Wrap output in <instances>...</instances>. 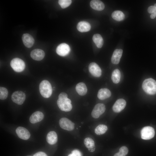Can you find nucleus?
<instances>
[{"instance_id":"nucleus-11","label":"nucleus","mask_w":156,"mask_h":156,"mask_svg":"<svg viewBox=\"0 0 156 156\" xmlns=\"http://www.w3.org/2000/svg\"><path fill=\"white\" fill-rule=\"evenodd\" d=\"M16 132L18 136L24 140H28L30 136L29 131L23 127H17L16 129Z\"/></svg>"},{"instance_id":"nucleus-24","label":"nucleus","mask_w":156,"mask_h":156,"mask_svg":"<svg viewBox=\"0 0 156 156\" xmlns=\"http://www.w3.org/2000/svg\"><path fill=\"white\" fill-rule=\"evenodd\" d=\"M113 18L117 21L123 20L125 18V15L120 10H116L112 14Z\"/></svg>"},{"instance_id":"nucleus-3","label":"nucleus","mask_w":156,"mask_h":156,"mask_svg":"<svg viewBox=\"0 0 156 156\" xmlns=\"http://www.w3.org/2000/svg\"><path fill=\"white\" fill-rule=\"evenodd\" d=\"M71 100L68 98L58 99L57 104L60 109L65 112H69L71 110L72 105Z\"/></svg>"},{"instance_id":"nucleus-29","label":"nucleus","mask_w":156,"mask_h":156,"mask_svg":"<svg viewBox=\"0 0 156 156\" xmlns=\"http://www.w3.org/2000/svg\"><path fill=\"white\" fill-rule=\"evenodd\" d=\"M68 156H82L81 153L78 150H74L72 151V153Z\"/></svg>"},{"instance_id":"nucleus-30","label":"nucleus","mask_w":156,"mask_h":156,"mask_svg":"<svg viewBox=\"0 0 156 156\" xmlns=\"http://www.w3.org/2000/svg\"><path fill=\"white\" fill-rule=\"evenodd\" d=\"M119 151L121 152L123 154L126 155L128 153V149L127 147L123 146L119 149Z\"/></svg>"},{"instance_id":"nucleus-10","label":"nucleus","mask_w":156,"mask_h":156,"mask_svg":"<svg viewBox=\"0 0 156 156\" xmlns=\"http://www.w3.org/2000/svg\"><path fill=\"white\" fill-rule=\"evenodd\" d=\"M70 51L69 46L65 43H62L59 44L56 49V53L59 55L64 56L67 55Z\"/></svg>"},{"instance_id":"nucleus-36","label":"nucleus","mask_w":156,"mask_h":156,"mask_svg":"<svg viewBox=\"0 0 156 156\" xmlns=\"http://www.w3.org/2000/svg\"><path fill=\"white\" fill-rule=\"evenodd\" d=\"M154 6L156 8V3H155L154 5Z\"/></svg>"},{"instance_id":"nucleus-8","label":"nucleus","mask_w":156,"mask_h":156,"mask_svg":"<svg viewBox=\"0 0 156 156\" xmlns=\"http://www.w3.org/2000/svg\"><path fill=\"white\" fill-rule=\"evenodd\" d=\"M105 106L103 103H99L94 107L91 113L92 116L94 118H99L103 114L105 110Z\"/></svg>"},{"instance_id":"nucleus-31","label":"nucleus","mask_w":156,"mask_h":156,"mask_svg":"<svg viewBox=\"0 0 156 156\" xmlns=\"http://www.w3.org/2000/svg\"><path fill=\"white\" fill-rule=\"evenodd\" d=\"M156 8L154 6L151 5L148 7V12L150 14H153L154 13Z\"/></svg>"},{"instance_id":"nucleus-17","label":"nucleus","mask_w":156,"mask_h":156,"mask_svg":"<svg viewBox=\"0 0 156 156\" xmlns=\"http://www.w3.org/2000/svg\"><path fill=\"white\" fill-rule=\"evenodd\" d=\"M111 95L110 91L106 88L100 89L98 92L97 97L100 100H103L109 97Z\"/></svg>"},{"instance_id":"nucleus-27","label":"nucleus","mask_w":156,"mask_h":156,"mask_svg":"<svg viewBox=\"0 0 156 156\" xmlns=\"http://www.w3.org/2000/svg\"><path fill=\"white\" fill-rule=\"evenodd\" d=\"M8 95V91L7 89L4 87H1L0 88V99L1 100H4L6 99Z\"/></svg>"},{"instance_id":"nucleus-26","label":"nucleus","mask_w":156,"mask_h":156,"mask_svg":"<svg viewBox=\"0 0 156 156\" xmlns=\"http://www.w3.org/2000/svg\"><path fill=\"white\" fill-rule=\"evenodd\" d=\"M107 129V126L104 125H98L94 129L95 133L97 135H101L105 133Z\"/></svg>"},{"instance_id":"nucleus-22","label":"nucleus","mask_w":156,"mask_h":156,"mask_svg":"<svg viewBox=\"0 0 156 156\" xmlns=\"http://www.w3.org/2000/svg\"><path fill=\"white\" fill-rule=\"evenodd\" d=\"M77 93L81 96H84L87 92V88L86 84L83 82H80L77 84L75 87Z\"/></svg>"},{"instance_id":"nucleus-13","label":"nucleus","mask_w":156,"mask_h":156,"mask_svg":"<svg viewBox=\"0 0 156 156\" xmlns=\"http://www.w3.org/2000/svg\"><path fill=\"white\" fill-rule=\"evenodd\" d=\"M30 56L34 60L40 61L42 60L45 56L44 51L39 49H36L33 50L31 52Z\"/></svg>"},{"instance_id":"nucleus-19","label":"nucleus","mask_w":156,"mask_h":156,"mask_svg":"<svg viewBox=\"0 0 156 156\" xmlns=\"http://www.w3.org/2000/svg\"><path fill=\"white\" fill-rule=\"evenodd\" d=\"M90 5L93 9L97 11L103 10L105 7L104 3L100 0H92L90 2Z\"/></svg>"},{"instance_id":"nucleus-34","label":"nucleus","mask_w":156,"mask_h":156,"mask_svg":"<svg viewBox=\"0 0 156 156\" xmlns=\"http://www.w3.org/2000/svg\"><path fill=\"white\" fill-rule=\"evenodd\" d=\"M114 156H125V155L121 152L119 151L118 152L115 154Z\"/></svg>"},{"instance_id":"nucleus-12","label":"nucleus","mask_w":156,"mask_h":156,"mask_svg":"<svg viewBox=\"0 0 156 156\" xmlns=\"http://www.w3.org/2000/svg\"><path fill=\"white\" fill-rule=\"evenodd\" d=\"M126 105V102L124 99H119L116 100L113 106V110L116 113L120 112L124 109Z\"/></svg>"},{"instance_id":"nucleus-18","label":"nucleus","mask_w":156,"mask_h":156,"mask_svg":"<svg viewBox=\"0 0 156 156\" xmlns=\"http://www.w3.org/2000/svg\"><path fill=\"white\" fill-rule=\"evenodd\" d=\"M91 27L90 24L88 22L85 21L79 22L77 25V30L81 32L89 31L91 29Z\"/></svg>"},{"instance_id":"nucleus-32","label":"nucleus","mask_w":156,"mask_h":156,"mask_svg":"<svg viewBox=\"0 0 156 156\" xmlns=\"http://www.w3.org/2000/svg\"><path fill=\"white\" fill-rule=\"evenodd\" d=\"M68 95L66 93L64 92L61 93L59 95L58 99H63L67 98Z\"/></svg>"},{"instance_id":"nucleus-4","label":"nucleus","mask_w":156,"mask_h":156,"mask_svg":"<svg viewBox=\"0 0 156 156\" xmlns=\"http://www.w3.org/2000/svg\"><path fill=\"white\" fill-rule=\"evenodd\" d=\"M10 65L15 72H21L23 71L25 68V64L24 61L18 58H15L12 60Z\"/></svg>"},{"instance_id":"nucleus-25","label":"nucleus","mask_w":156,"mask_h":156,"mask_svg":"<svg viewBox=\"0 0 156 156\" xmlns=\"http://www.w3.org/2000/svg\"><path fill=\"white\" fill-rule=\"evenodd\" d=\"M121 74L120 71L118 69L114 70L113 72L111 79L113 82L115 84L118 83L120 81Z\"/></svg>"},{"instance_id":"nucleus-20","label":"nucleus","mask_w":156,"mask_h":156,"mask_svg":"<svg viewBox=\"0 0 156 156\" xmlns=\"http://www.w3.org/2000/svg\"><path fill=\"white\" fill-rule=\"evenodd\" d=\"M47 142L50 144H55L57 140V136L56 133L54 131H51L48 133L46 137Z\"/></svg>"},{"instance_id":"nucleus-9","label":"nucleus","mask_w":156,"mask_h":156,"mask_svg":"<svg viewBox=\"0 0 156 156\" xmlns=\"http://www.w3.org/2000/svg\"><path fill=\"white\" fill-rule=\"evenodd\" d=\"M89 71L90 74L95 77H99L101 75L102 71L99 66L95 62L90 63L88 66Z\"/></svg>"},{"instance_id":"nucleus-6","label":"nucleus","mask_w":156,"mask_h":156,"mask_svg":"<svg viewBox=\"0 0 156 156\" xmlns=\"http://www.w3.org/2000/svg\"><path fill=\"white\" fill-rule=\"evenodd\" d=\"M26 98L25 93L22 91H18L14 92L12 94L11 99L15 103L19 105H22L24 102Z\"/></svg>"},{"instance_id":"nucleus-7","label":"nucleus","mask_w":156,"mask_h":156,"mask_svg":"<svg viewBox=\"0 0 156 156\" xmlns=\"http://www.w3.org/2000/svg\"><path fill=\"white\" fill-rule=\"evenodd\" d=\"M59 124L60 127L64 130L71 131L74 128V123L66 118H61L59 120Z\"/></svg>"},{"instance_id":"nucleus-15","label":"nucleus","mask_w":156,"mask_h":156,"mask_svg":"<svg viewBox=\"0 0 156 156\" xmlns=\"http://www.w3.org/2000/svg\"><path fill=\"white\" fill-rule=\"evenodd\" d=\"M43 113L40 111L34 113L30 116L29 120L31 123L34 124L41 121L43 118Z\"/></svg>"},{"instance_id":"nucleus-37","label":"nucleus","mask_w":156,"mask_h":156,"mask_svg":"<svg viewBox=\"0 0 156 156\" xmlns=\"http://www.w3.org/2000/svg\"><path fill=\"white\" fill-rule=\"evenodd\" d=\"M154 13L155 14V15H156V9H155V12H154Z\"/></svg>"},{"instance_id":"nucleus-5","label":"nucleus","mask_w":156,"mask_h":156,"mask_svg":"<svg viewBox=\"0 0 156 156\" xmlns=\"http://www.w3.org/2000/svg\"><path fill=\"white\" fill-rule=\"evenodd\" d=\"M155 135L154 128L150 126H146L143 127L141 131V138L143 140H149L152 138Z\"/></svg>"},{"instance_id":"nucleus-23","label":"nucleus","mask_w":156,"mask_h":156,"mask_svg":"<svg viewBox=\"0 0 156 156\" xmlns=\"http://www.w3.org/2000/svg\"><path fill=\"white\" fill-rule=\"evenodd\" d=\"M92 40L96 47L101 48L103 44V40L101 36L99 34H94L92 37Z\"/></svg>"},{"instance_id":"nucleus-16","label":"nucleus","mask_w":156,"mask_h":156,"mask_svg":"<svg viewBox=\"0 0 156 156\" xmlns=\"http://www.w3.org/2000/svg\"><path fill=\"white\" fill-rule=\"evenodd\" d=\"M122 51L120 49H116L114 51L111 58V61L113 64H117L119 63Z\"/></svg>"},{"instance_id":"nucleus-21","label":"nucleus","mask_w":156,"mask_h":156,"mask_svg":"<svg viewBox=\"0 0 156 156\" xmlns=\"http://www.w3.org/2000/svg\"><path fill=\"white\" fill-rule=\"evenodd\" d=\"M84 143L90 152H92L95 151V146L94 142L92 139L89 137L86 138L84 140Z\"/></svg>"},{"instance_id":"nucleus-28","label":"nucleus","mask_w":156,"mask_h":156,"mask_svg":"<svg viewBox=\"0 0 156 156\" xmlns=\"http://www.w3.org/2000/svg\"><path fill=\"white\" fill-rule=\"evenodd\" d=\"M72 1L70 0H60L58 3L62 8H66L69 6L71 4Z\"/></svg>"},{"instance_id":"nucleus-33","label":"nucleus","mask_w":156,"mask_h":156,"mask_svg":"<svg viewBox=\"0 0 156 156\" xmlns=\"http://www.w3.org/2000/svg\"><path fill=\"white\" fill-rule=\"evenodd\" d=\"M33 156H47L44 153L39 152L35 154Z\"/></svg>"},{"instance_id":"nucleus-14","label":"nucleus","mask_w":156,"mask_h":156,"mask_svg":"<svg viewBox=\"0 0 156 156\" xmlns=\"http://www.w3.org/2000/svg\"><path fill=\"white\" fill-rule=\"evenodd\" d=\"M22 40L25 46L27 48H30L33 45L34 40V38L28 34H25L22 36Z\"/></svg>"},{"instance_id":"nucleus-35","label":"nucleus","mask_w":156,"mask_h":156,"mask_svg":"<svg viewBox=\"0 0 156 156\" xmlns=\"http://www.w3.org/2000/svg\"><path fill=\"white\" fill-rule=\"evenodd\" d=\"M150 16V18H151L154 19L155 18L156 16V15L154 13H153L151 14Z\"/></svg>"},{"instance_id":"nucleus-1","label":"nucleus","mask_w":156,"mask_h":156,"mask_svg":"<svg viewBox=\"0 0 156 156\" xmlns=\"http://www.w3.org/2000/svg\"><path fill=\"white\" fill-rule=\"evenodd\" d=\"M142 88L147 94H155L156 93V81L151 78L146 79L143 82Z\"/></svg>"},{"instance_id":"nucleus-2","label":"nucleus","mask_w":156,"mask_h":156,"mask_svg":"<svg viewBox=\"0 0 156 156\" xmlns=\"http://www.w3.org/2000/svg\"><path fill=\"white\" fill-rule=\"evenodd\" d=\"M39 89L41 94L45 98H48L52 94V89L51 85L47 80H43L40 83Z\"/></svg>"}]
</instances>
